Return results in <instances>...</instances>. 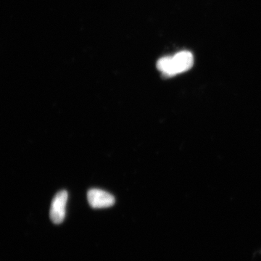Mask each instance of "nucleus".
Masks as SVG:
<instances>
[{
    "label": "nucleus",
    "instance_id": "f03ea898",
    "mask_svg": "<svg viewBox=\"0 0 261 261\" xmlns=\"http://www.w3.org/2000/svg\"><path fill=\"white\" fill-rule=\"evenodd\" d=\"M68 197V192L62 190L58 192L53 198L49 216L54 224H60L64 221Z\"/></svg>",
    "mask_w": 261,
    "mask_h": 261
},
{
    "label": "nucleus",
    "instance_id": "f257e3e1",
    "mask_svg": "<svg viewBox=\"0 0 261 261\" xmlns=\"http://www.w3.org/2000/svg\"><path fill=\"white\" fill-rule=\"evenodd\" d=\"M194 64V57L189 51H181L173 56L163 57L157 63L163 75L173 76L190 70Z\"/></svg>",
    "mask_w": 261,
    "mask_h": 261
},
{
    "label": "nucleus",
    "instance_id": "7ed1b4c3",
    "mask_svg": "<svg viewBox=\"0 0 261 261\" xmlns=\"http://www.w3.org/2000/svg\"><path fill=\"white\" fill-rule=\"evenodd\" d=\"M87 199L91 207L95 209L111 207L116 202L112 195L99 189H92L89 190L87 194Z\"/></svg>",
    "mask_w": 261,
    "mask_h": 261
}]
</instances>
